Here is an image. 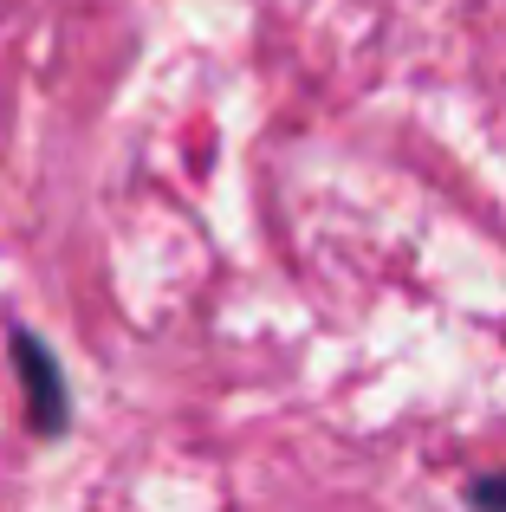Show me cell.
Listing matches in <instances>:
<instances>
[{
  "label": "cell",
  "mask_w": 506,
  "mask_h": 512,
  "mask_svg": "<svg viewBox=\"0 0 506 512\" xmlns=\"http://www.w3.org/2000/svg\"><path fill=\"white\" fill-rule=\"evenodd\" d=\"M474 506H481V512H506V480H481V487H474Z\"/></svg>",
  "instance_id": "2"
},
{
  "label": "cell",
  "mask_w": 506,
  "mask_h": 512,
  "mask_svg": "<svg viewBox=\"0 0 506 512\" xmlns=\"http://www.w3.org/2000/svg\"><path fill=\"white\" fill-rule=\"evenodd\" d=\"M13 357H20L26 396H33V428L39 435H59L65 415H72V402H65V383H59V370H52L46 344H39L33 331H13Z\"/></svg>",
  "instance_id": "1"
}]
</instances>
